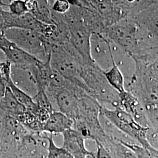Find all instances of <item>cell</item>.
Masks as SVG:
<instances>
[{
    "label": "cell",
    "mask_w": 158,
    "mask_h": 158,
    "mask_svg": "<svg viewBox=\"0 0 158 158\" xmlns=\"http://www.w3.org/2000/svg\"><path fill=\"white\" fill-rule=\"evenodd\" d=\"M133 59L135 64H143L145 49L142 29L135 21L127 19L105 29L102 35Z\"/></svg>",
    "instance_id": "6da1fadb"
},
{
    "label": "cell",
    "mask_w": 158,
    "mask_h": 158,
    "mask_svg": "<svg viewBox=\"0 0 158 158\" xmlns=\"http://www.w3.org/2000/svg\"><path fill=\"white\" fill-rule=\"evenodd\" d=\"M84 63L85 62L83 59L70 42L62 45L52 46V67L64 79L77 85L87 93L86 87L81 77V69Z\"/></svg>",
    "instance_id": "7a4b0ae2"
},
{
    "label": "cell",
    "mask_w": 158,
    "mask_h": 158,
    "mask_svg": "<svg viewBox=\"0 0 158 158\" xmlns=\"http://www.w3.org/2000/svg\"><path fill=\"white\" fill-rule=\"evenodd\" d=\"M81 77L87 94L98 102L102 107L106 105L119 107V93L110 85L104 74V70L98 64L90 65L84 63Z\"/></svg>",
    "instance_id": "3957f363"
},
{
    "label": "cell",
    "mask_w": 158,
    "mask_h": 158,
    "mask_svg": "<svg viewBox=\"0 0 158 158\" xmlns=\"http://www.w3.org/2000/svg\"><path fill=\"white\" fill-rule=\"evenodd\" d=\"M4 34L18 48L40 61L46 62L51 59V45L39 32L30 29L10 28L5 30Z\"/></svg>",
    "instance_id": "277c9868"
},
{
    "label": "cell",
    "mask_w": 158,
    "mask_h": 158,
    "mask_svg": "<svg viewBox=\"0 0 158 158\" xmlns=\"http://www.w3.org/2000/svg\"><path fill=\"white\" fill-rule=\"evenodd\" d=\"M81 2L96 13L106 28L129 19L134 9V1L81 0Z\"/></svg>",
    "instance_id": "5b68a950"
},
{
    "label": "cell",
    "mask_w": 158,
    "mask_h": 158,
    "mask_svg": "<svg viewBox=\"0 0 158 158\" xmlns=\"http://www.w3.org/2000/svg\"><path fill=\"white\" fill-rule=\"evenodd\" d=\"M64 18L69 29L70 43L87 64H97L91 53V39L94 34L93 29L81 19H68L65 16Z\"/></svg>",
    "instance_id": "8992f818"
},
{
    "label": "cell",
    "mask_w": 158,
    "mask_h": 158,
    "mask_svg": "<svg viewBox=\"0 0 158 158\" xmlns=\"http://www.w3.org/2000/svg\"><path fill=\"white\" fill-rule=\"evenodd\" d=\"M101 113L117 128L135 141L143 144L144 130L129 113L121 108L113 109L102 107Z\"/></svg>",
    "instance_id": "52a82bcc"
},
{
    "label": "cell",
    "mask_w": 158,
    "mask_h": 158,
    "mask_svg": "<svg viewBox=\"0 0 158 158\" xmlns=\"http://www.w3.org/2000/svg\"><path fill=\"white\" fill-rule=\"evenodd\" d=\"M86 93L77 85L68 81L59 89L54 97L53 107L55 111H60L73 121L79 118L80 98Z\"/></svg>",
    "instance_id": "ba28073f"
},
{
    "label": "cell",
    "mask_w": 158,
    "mask_h": 158,
    "mask_svg": "<svg viewBox=\"0 0 158 158\" xmlns=\"http://www.w3.org/2000/svg\"><path fill=\"white\" fill-rule=\"evenodd\" d=\"M0 51L4 53L6 61L10 63L12 66L19 69L31 72L42 62L17 46L2 48Z\"/></svg>",
    "instance_id": "9c48e42d"
},
{
    "label": "cell",
    "mask_w": 158,
    "mask_h": 158,
    "mask_svg": "<svg viewBox=\"0 0 158 158\" xmlns=\"http://www.w3.org/2000/svg\"><path fill=\"white\" fill-rule=\"evenodd\" d=\"M62 147L70 153L74 158H94L93 153L87 149L85 145V138L79 132L73 128L63 133Z\"/></svg>",
    "instance_id": "30bf717a"
},
{
    "label": "cell",
    "mask_w": 158,
    "mask_h": 158,
    "mask_svg": "<svg viewBox=\"0 0 158 158\" xmlns=\"http://www.w3.org/2000/svg\"><path fill=\"white\" fill-rule=\"evenodd\" d=\"M74 121L60 111L52 113L44 127V132L50 134H62L73 128Z\"/></svg>",
    "instance_id": "8fae6325"
},
{
    "label": "cell",
    "mask_w": 158,
    "mask_h": 158,
    "mask_svg": "<svg viewBox=\"0 0 158 158\" xmlns=\"http://www.w3.org/2000/svg\"><path fill=\"white\" fill-rule=\"evenodd\" d=\"M29 13L36 19L46 24H54L52 15V1H25Z\"/></svg>",
    "instance_id": "7c38bea8"
},
{
    "label": "cell",
    "mask_w": 158,
    "mask_h": 158,
    "mask_svg": "<svg viewBox=\"0 0 158 158\" xmlns=\"http://www.w3.org/2000/svg\"><path fill=\"white\" fill-rule=\"evenodd\" d=\"M111 44L112 43L110 42L109 48L112 66L107 71H104V74L110 85L118 93H121L125 90V77L115 60Z\"/></svg>",
    "instance_id": "4fadbf2b"
},
{
    "label": "cell",
    "mask_w": 158,
    "mask_h": 158,
    "mask_svg": "<svg viewBox=\"0 0 158 158\" xmlns=\"http://www.w3.org/2000/svg\"><path fill=\"white\" fill-rule=\"evenodd\" d=\"M119 106L121 108L126 112L130 114L139 123L140 118L139 113V101L135 96H134L130 91L125 90L119 93Z\"/></svg>",
    "instance_id": "5bb4252c"
},
{
    "label": "cell",
    "mask_w": 158,
    "mask_h": 158,
    "mask_svg": "<svg viewBox=\"0 0 158 158\" xmlns=\"http://www.w3.org/2000/svg\"><path fill=\"white\" fill-rule=\"evenodd\" d=\"M8 87L11 89L12 93L16 98L17 101L26 108L27 110L32 112L35 115L37 111L38 106L34 102L33 98L23 91L19 89L14 84L12 80L10 82Z\"/></svg>",
    "instance_id": "9a60e30c"
},
{
    "label": "cell",
    "mask_w": 158,
    "mask_h": 158,
    "mask_svg": "<svg viewBox=\"0 0 158 158\" xmlns=\"http://www.w3.org/2000/svg\"><path fill=\"white\" fill-rule=\"evenodd\" d=\"M44 138L46 139L48 143L46 158H74L62 147L57 146L53 140V134H51L50 135H45L44 136Z\"/></svg>",
    "instance_id": "2e32d148"
},
{
    "label": "cell",
    "mask_w": 158,
    "mask_h": 158,
    "mask_svg": "<svg viewBox=\"0 0 158 158\" xmlns=\"http://www.w3.org/2000/svg\"><path fill=\"white\" fill-rule=\"evenodd\" d=\"M9 11L16 16H21L28 12L25 1L14 0L11 1L8 6Z\"/></svg>",
    "instance_id": "e0dca14e"
},
{
    "label": "cell",
    "mask_w": 158,
    "mask_h": 158,
    "mask_svg": "<svg viewBox=\"0 0 158 158\" xmlns=\"http://www.w3.org/2000/svg\"><path fill=\"white\" fill-rule=\"evenodd\" d=\"M70 4L69 1H52V10L57 14H64L69 10Z\"/></svg>",
    "instance_id": "ac0fdd59"
},
{
    "label": "cell",
    "mask_w": 158,
    "mask_h": 158,
    "mask_svg": "<svg viewBox=\"0 0 158 158\" xmlns=\"http://www.w3.org/2000/svg\"><path fill=\"white\" fill-rule=\"evenodd\" d=\"M14 46H17L8 40L4 34V31L0 32V49L2 48H10Z\"/></svg>",
    "instance_id": "d6986e66"
},
{
    "label": "cell",
    "mask_w": 158,
    "mask_h": 158,
    "mask_svg": "<svg viewBox=\"0 0 158 158\" xmlns=\"http://www.w3.org/2000/svg\"><path fill=\"white\" fill-rule=\"evenodd\" d=\"M97 145V152L96 158H114L101 145Z\"/></svg>",
    "instance_id": "ffe728a7"
},
{
    "label": "cell",
    "mask_w": 158,
    "mask_h": 158,
    "mask_svg": "<svg viewBox=\"0 0 158 158\" xmlns=\"http://www.w3.org/2000/svg\"><path fill=\"white\" fill-rule=\"evenodd\" d=\"M5 31V26H4V20L1 12V8H0V32Z\"/></svg>",
    "instance_id": "44dd1931"
}]
</instances>
